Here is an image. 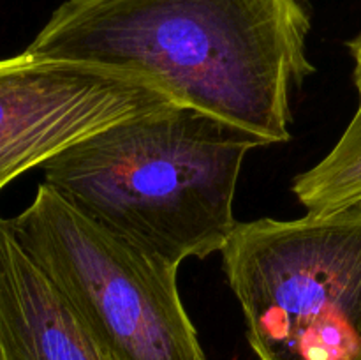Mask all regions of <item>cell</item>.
I'll use <instances>...</instances> for the list:
<instances>
[{"label": "cell", "mask_w": 361, "mask_h": 360, "mask_svg": "<svg viewBox=\"0 0 361 360\" xmlns=\"http://www.w3.org/2000/svg\"><path fill=\"white\" fill-rule=\"evenodd\" d=\"M310 0H66L27 52L145 76L175 102L291 140V92L316 71Z\"/></svg>", "instance_id": "6da1fadb"}, {"label": "cell", "mask_w": 361, "mask_h": 360, "mask_svg": "<svg viewBox=\"0 0 361 360\" xmlns=\"http://www.w3.org/2000/svg\"><path fill=\"white\" fill-rule=\"evenodd\" d=\"M257 134L173 104L104 127L42 164L44 184L116 239L180 267L221 253Z\"/></svg>", "instance_id": "7a4b0ae2"}, {"label": "cell", "mask_w": 361, "mask_h": 360, "mask_svg": "<svg viewBox=\"0 0 361 360\" xmlns=\"http://www.w3.org/2000/svg\"><path fill=\"white\" fill-rule=\"evenodd\" d=\"M222 268L259 360H361V207L238 222Z\"/></svg>", "instance_id": "3957f363"}, {"label": "cell", "mask_w": 361, "mask_h": 360, "mask_svg": "<svg viewBox=\"0 0 361 360\" xmlns=\"http://www.w3.org/2000/svg\"><path fill=\"white\" fill-rule=\"evenodd\" d=\"M7 222L116 359L208 360L180 299L176 265L99 228L44 182Z\"/></svg>", "instance_id": "277c9868"}, {"label": "cell", "mask_w": 361, "mask_h": 360, "mask_svg": "<svg viewBox=\"0 0 361 360\" xmlns=\"http://www.w3.org/2000/svg\"><path fill=\"white\" fill-rule=\"evenodd\" d=\"M173 102L126 71L27 49L0 60V191L76 141Z\"/></svg>", "instance_id": "5b68a950"}, {"label": "cell", "mask_w": 361, "mask_h": 360, "mask_svg": "<svg viewBox=\"0 0 361 360\" xmlns=\"http://www.w3.org/2000/svg\"><path fill=\"white\" fill-rule=\"evenodd\" d=\"M0 360H118L0 215Z\"/></svg>", "instance_id": "8992f818"}, {"label": "cell", "mask_w": 361, "mask_h": 360, "mask_svg": "<svg viewBox=\"0 0 361 360\" xmlns=\"http://www.w3.org/2000/svg\"><path fill=\"white\" fill-rule=\"evenodd\" d=\"M358 108L323 161L295 176L293 193L307 214L328 215L361 207V32L348 42Z\"/></svg>", "instance_id": "52a82bcc"}]
</instances>
